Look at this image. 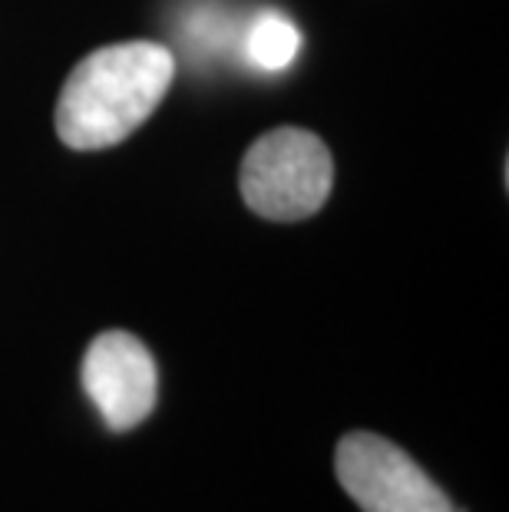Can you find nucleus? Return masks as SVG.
<instances>
[{"instance_id": "nucleus-2", "label": "nucleus", "mask_w": 509, "mask_h": 512, "mask_svg": "<svg viewBox=\"0 0 509 512\" xmlns=\"http://www.w3.org/2000/svg\"><path fill=\"white\" fill-rule=\"evenodd\" d=\"M238 182L245 205L255 215L272 222H301L328 202L334 162L314 133L281 126L248 146Z\"/></svg>"}, {"instance_id": "nucleus-4", "label": "nucleus", "mask_w": 509, "mask_h": 512, "mask_svg": "<svg viewBox=\"0 0 509 512\" xmlns=\"http://www.w3.org/2000/svg\"><path fill=\"white\" fill-rule=\"evenodd\" d=\"M83 390L116 433L139 427L156 407L159 374L149 347L136 334L106 331L83 357Z\"/></svg>"}, {"instance_id": "nucleus-3", "label": "nucleus", "mask_w": 509, "mask_h": 512, "mask_svg": "<svg viewBox=\"0 0 509 512\" xmlns=\"http://www.w3.org/2000/svg\"><path fill=\"white\" fill-rule=\"evenodd\" d=\"M334 473L361 512H457L397 443L377 433H348L334 453Z\"/></svg>"}, {"instance_id": "nucleus-5", "label": "nucleus", "mask_w": 509, "mask_h": 512, "mask_svg": "<svg viewBox=\"0 0 509 512\" xmlns=\"http://www.w3.org/2000/svg\"><path fill=\"white\" fill-rule=\"evenodd\" d=\"M298 47H301L298 27L288 17L275 14V10L258 17L252 24V34H248V60L265 73L285 70L295 60Z\"/></svg>"}, {"instance_id": "nucleus-1", "label": "nucleus", "mask_w": 509, "mask_h": 512, "mask_svg": "<svg viewBox=\"0 0 509 512\" xmlns=\"http://www.w3.org/2000/svg\"><path fill=\"white\" fill-rule=\"evenodd\" d=\"M176 80V60L162 43L133 40L93 50L63 83L57 136L70 149H110L156 113Z\"/></svg>"}]
</instances>
